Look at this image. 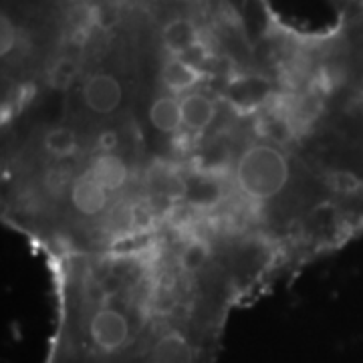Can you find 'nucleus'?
<instances>
[{
	"mask_svg": "<svg viewBox=\"0 0 363 363\" xmlns=\"http://www.w3.org/2000/svg\"><path fill=\"white\" fill-rule=\"evenodd\" d=\"M196 26L190 18L176 16L164 28V45L174 57H182L196 45Z\"/></svg>",
	"mask_w": 363,
	"mask_h": 363,
	"instance_id": "obj_6",
	"label": "nucleus"
},
{
	"mask_svg": "<svg viewBox=\"0 0 363 363\" xmlns=\"http://www.w3.org/2000/svg\"><path fill=\"white\" fill-rule=\"evenodd\" d=\"M327 131L337 142L335 168L363 186V71L339 95L337 105L329 109Z\"/></svg>",
	"mask_w": 363,
	"mask_h": 363,
	"instance_id": "obj_2",
	"label": "nucleus"
},
{
	"mask_svg": "<svg viewBox=\"0 0 363 363\" xmlns=\"http://www.w3.org/2000/svg\"><path fill=\"white\" fill-rule=\"evenodd\" d=\"M182 111H184V131L202 133L216 123L218 104L204 91H186L182 93Z\"/></svg>",
	"mask_w": 363,
	"mask_h": 363,
	"instance_id": "obj_5",
	"label": "nucleus"
},
{
	"mask_svg": "<svg viewBox=\"0 0 363 363\" xmlns=\"http://www.w3.org/2000/svg\"><path fill=\"white\" fill-rule=\"evenodd\" d=\"M130 93L123 79L111 69H93L81 79L75 91V121L83 128H109L121 125L128 111Z\"/></svg>",
	"mask_w": 363,
	"mask_h": 363,
	"instance_id": "obj_3",
	"label": "nucleus"
},
{
	"mask_svg": "<svg viewBox=\"0 0 363 363\" xmlns=\"http://www.w3.org/2000/svg\"><path fill=\"white\" fill-rule=\"evenodd\" d=\"M147 121L150 128L160 135H176L184 131V111H182V97L174 91L157 93L147 107Z\"/></svg>",
	"mask_w": 363,
	"mask_h": 363,
	"instance_id": "obj_4",
	"label": "nucleus"
},
{
	"mask_svg": "<svg viewBox=\"0 0 363 363\" xmlns=\"http://www.w3.org/2000/svg\"><path fill=\"white\" fill-rule=\"evenodd\" d=\"M142 6H166L169 2H176V0H133Z\"/></svg>",
	"mask_w": 363,
	"mask_h": 363,
	"instance_id": "obj_7",
	"label": "nucleus"
},
{
	"mask_svg": "<svg viewBox=\"0 0 363 363\" xmlns=\"http://www.w3.org/2000/svg\"><path fill=\"white\" fill-rule=\"evenodd\" d=\"M298 176V164L285 147L250 140L234 156L233 184L236 194L255 208H279Z\"/></svg>",
	"mask_w": 363,
	"mask_h": 363,
	"instance_id": "obj_1",
	"label": "nucleus"
}]
</instances>
